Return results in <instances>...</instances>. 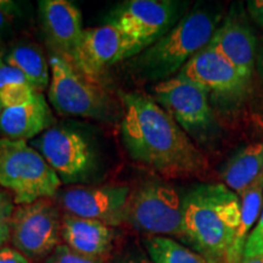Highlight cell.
Here are the masks:
<instances>
[{"label":"cell","instance_id":"obj_1","mask_svg":"<svg viewBox=\"0 0 263 263\" xmlns=\"http://www.w3.org/2000/svg\"><path fill=\"white\" fill-rule=\"evenodd\" d=\"M121 133L132 159L166 179L201 177L209 160L173 117L150 95L122 94Z\"/></svg>","mask_w":263,"mask_h":263},{"label":"cell","instance_id":"obj_2","mask_svg":"<svg viewBox=\"0 0 263 263\" xmlns=\"http://www.w3.org/2000/svg\"><path fill=\"white\" fill-rule=\"evenodd\" d=\"M186 242L209 263H228L240 228V197L223 183L200 184L183 199Z\"/></svg>","mask_w":263,"mask_h":263},{"label":"cell","instance_id":"obj_3","mask_svg":"<svg viewBox=\"0 0 263 263\" xmlns=\"http://www.w3.org/2000/svg\"><path fill=\"white\" fill-rule=\"evenodd\" d=\"M222 17V11L213 8L193 10L162 38L138 55L133 62L136 73L159 82L174 77L190 59L210 44Z\"/></svg>","mask_w":263,"mask_h":263},{"label":"cell","instance_id":"obj_4","mask_svg":"<svg viewBox=\"0 0 263 263\" xmlns=\"http://www.w3.org/2000/svg\"><path fill=\"white\" fill-rule=\"evenodd\" d=\"M61 184L57 172L27 141L0 138V186L12 193L16 205L51 199Z\"/></svg>","mask_w":263,"mask_h":263},{"label":"cell","instance_id":"obj_5","mask_svg":"<svg viewBox=\"0 0 263 263\" xmlns=\"http://www.w3.org/2000/svg\"><path fill=\"white\" fill-rule=\"evenodd\" d=\"M124 222L151 236H174L186 241L183 200L168 184L151 180L132 190Z\"/></svg>","mask_w":263,"mask_h":263},{"label":"cell","instance_id":"obj_6","mask_svg":"<svg viewBox=\"0 0 263 263\" xmlns=\"http://www.w3.org/2000/svg\"><path fill=\"white\" fill-rule=\"evenodd\" d=\"M154 100L166 110L192 139L211 143L217 134V122L206 89L176 74L153 88Z\"/></svg>","mask_w":263,"mask_h":263},{"label":"cell","instance_id":"obj_7","mask_svg":"<svg viewBox=\"0 0 263 263\" xmlns=\"http://www.w3.org/2000/svg\"><path fill=\"white\" fill-rule=\"evenodd\" d=\"M50 84L48 98L59 114L78 117H103L107 99L98 81L90 80L65 58L52 52L49 58Z\"/></svg>","mask_w":263,"mask_h":263},{"label":"cell","instance_id":"obj_8","mask_svg":"<svg viewBox=\"0 0 263 263\" xmlns=\"http://www.w3.org/2000/svg\"><path fill=\"white\" fill-rule=\"evenodd\" d=\"M62 217L51 199L20 205L10 221V240L28 258L49 256L60 245Z\"/></svg>","mask_w":263,"mask_h":263},{"label":"cell","instance_id":"obj_9","mask_svg":"<svg viewBox=\"0 0 263 263\" xmlns=\"http://www.w3.org/2000/svg\"><path fill=\"white\" fill-rule=\"evenodd\" d=\"M64 183H76L93 172L94 155L89 144L77 132L51 127L31 141Z\"/></svg>","mask_w":263,"mask_h":263},{"label":"cell","instance_id":"obj_10","mask_svg":"<svg viewBox=\"0 0 263 263\" xmlns=\"http://www.w3.org/2000/svg\"><path fill=\"white\" fill-rule=\"evenodd\" d=\"M144 48L120 27L107 24L83 31L74 66L90 80L98 81L107 67L139 55Z\"/></svg>","mask_w":263,"mask_h":263},{"label":"cell","instance_id":"obj_11","mask_svg":"<svg viewBox=\"0 0 263 263\" xmlns=\"http://www.w3.org/2000/svg\"><path fill=\"white\" fill-rule=\"evenodd\" d=\"M179 3L170 0H130L112 15L111 24L120 27L147 49L174 27Z\"/></svg>","mask_w":263,"mask_h":263},{"label":"cell","instance_id":"obj_12","mask_svg":"<svg viewBox=\"0 0 263 263\" xmlns=\"http://www.w3.org/2000/svg\"><path fill=\"white\" fill-rule=\"evenodd\" d=\"M130 192L126 185H78L62 190L58 199L68 215L93 219L114 228L124 222Z\"/></svg>","mask_w":263,"mask_h":263},{"label":"cell","instance_id":"obj_13","mask_svg":"<svg viewBox=\"0 0 263 263\" xmlns=\"http://www.w3.org/2000/svg\"><path fill=\"white\" fill-rule=\"evenodd\" d=\"M179 74L195 82L209 95L215 94L224 100H239L250 87V82L211 45L190 59Z\"/></svg>","mask_w":263,"mask_h":263},{"label":"cell","instance_id":"obj_14","mask_svg":"<svg viewBox=\"0 0 263 263\" xmlns=\"http://www.w3.org/2000/svg\"><path fill=\"white\" fill-rule=\"evenodd\" d=\"M209 45L233 64L246 81L251 82L258 43L250 26L244 6L232 5Z\"/></svg>","mask_w":263,"mask_h":263},{"label":"cell","instance_id":"obj_15","mask_svg":"<svg viewBox=\"0 0 263 263\" xmlns=\"http://www.w3.org/2000/svg\"><path fill=\"white\" fill-rule=\"evenodd\" d=\"M39 15L55 54L74 65L84 31L80 9L67 0H43L39 2Z\"/></svg>","mask_w":263,"mask_h":263},{"label":"cell","instance_id":"obj_16","mask_svg":"<svg viewBox=\"0 0 263 263\" xmlns=\"http://www.w3.org/2000/svg\"><path fill=\"white\" fill-rule=\"evenodd\" d=\"M55 122L51 108L43 93L21 106L3 108L0 114V136L11 140L27 141L50 129Z\"/></svg>","mask_w":263,"mask_h":263},{"label":"cell","instance_id":"obj_17","mask_svg":"<svg viewBox=\"0 0 263 263\" xmlns=\"http://www.w3.org/2000/svg\"><path fill=\"white\" fill-rule=\"evenodd\" d=\"M61 236L65 245L78 254L104 258L112 249L115 232L112 227L101 222L65 213L62 216Z\"/></svg>","mask_w":263,"mask_h":263},{"label":"cell","instance_id":"obj_18","mask_svg":"<svg viewBox=\"0 0 263 263\" xmlns=\"http://www.w3.org/2000/svg\"><path fill=\"white\" fill-rule=\"evenodd\" d=\"M263 171V141L239 149L221 171L223 184L240 195Z\"/></svg>","mask_w":263,"mask_h":263},{"label":"cell","instance_id":"obj_19","mask_svg":"<svg viewBox=\"0 0 263 263\" xmlns=\"http://www.w3.org/2000/svg\"><path fill=\"white\" fill-rule=\"evenodd\" d=\"M239 196L241 219L228 263H239L244 257V249L250 236V230L256 222H258L263 205V171Z\"/></svg>","mask_w":263,"mask_h":263},{"label":"cell","instance_id":"obj_20","mask_svg":"<svg viewBox=\"0 0 263 263\" xmlns=\"http://www.w3.org/2000/svg\"><path fill=\"white\" fill-rule=\"evenodd\" d=\"M5 61L21 71L28 84L37 93H43L49 88L51 78L50 65L38 47L32 44L17 45L9 52Z\"/></svg>","mask_w":263,"mask_h":263},{"label":"cell","instance_id":"obj_21","mask_svg":"<svg viewBox=\"0 0 263 263\" xmlns=\"http://www.w3.org/2000/svg\"><path fill=\"white\" fill-rule=\"evenodd\" d=\"M145 246L154 263H209L201 255L168 236H150Z\"/></svg>","mask_w":263,"mask_h":263},{"label":"cell","instance_id":"obj_22","mask_svg":"<svg viewBox=\"0 0 263 263\" xmlns=\"http://www.w3.org/2000/svg\"><path fill=\"white\" fill-rule=\"evenodd\" d=\"M37 91L27 83L10 84L0 90V104L3 108L21 106L29 103Z\"/></svg>","mask_w":263,"mask_h":263},{"label":"cell","instance_id":"obj_23","mask_svg":"<svg viewBox=\"0 0 263 263\" xmlns=\"http://www.w3.org/2000/svg\"><path fill=\"white\" fill-rule=\"evenodd\" d=\"M104 258H94L78 254L67 245H59L47 257L45 263H103Z\"/></svg>","mask_w":263,"mask_h":263},{"label":"cell","instance_id":"obj_24","mask_svg":"<svg viewBox=\"0 0 263 263\" xmlns=\"http://www.w3.org/2000/svg\"><path fill=\"white\" fill-rule=\"evenodd\" d=\"M255 256H263V205L257 224L250 233L244 249V257H255Z\"/></svg>","mask_w":263,"mask_h":263},{"label":"cell","instance_id":"obj_25","mask_svg":"<svg viewBox=\"0 0 263 263\" xmlns=\"http://www.w3.org/2000/svg\"><path fill=\"white\" fill-rule=\"evenodd\" d=\"M14 206L9 196L0 192V242L10 239V221H11Z\"/></svg>","mask_w":263,"mask_h":263},{"label":"cell","instance_id":"obj_26","mask_svg":"<svg viewBox=\"0 0 263 263\" xmlns=\"http://www.w3.org/2000/svg\"><path fill=\"white\" fill-rule=\"evenodd\" d=\"M18 83L28 84V82L21 71L10 66L8 62L0 58V90L4 89L5 87H8L10 84Z\"/></svg>","mask_w":263,"mask_h":263},{"label":"cell","instance_id":"obj_27","mask_svg":"<svg viewBox=\"0 0 263 263\" xmlns=\"http://www.w3.org/2000/svg\"><path fill=\"white\" fill-rule=\"evenodd\" d=\"M0 263H31L27 256L10 246L0 249Z\"/></svg>","mask_w":263,"mask_h":263},{"label":"cell","instance_id":"obj_28","mask_svg":"<svg viewBox=\"0 0 263 263\" xmlns=\"http://www.w3.org/2000/svg\"><path fill=\"white\" fill-rule=\"evenodd\" d=\"M246 10L250 17L263 28V0H250L246 3Z\"/></svg>","mask_w":263,"mask_h":263},{"label":"cell","instance_id":"obj_29","mask_svg":"<svg viewBox=\"0 0 263 263\" xmlns=\"http://www.w3.org/2000/svg\"><path fill=\"white\" fill-rule=\"evenodd\" d=\"M14 6L11 2H4V0H0V33L3 32L6 26L9 25L10 17H11V12L10 9Z\"/></svg>","mask_w":263,"mask_h":263},{"label":"cell","instance_id":"obj_30","mask_svg":"<svg viewBox=\"0 0 263 263\" xmlns=\"http://www.w3.org/2000/svg\"><path fill=\"white\" fill-rule=\"evenodd\" d=\"M256 62H257V67L261 76L263 77V39L259 42L257 47V57H256Z\"/></svg>","mask_w":263,"mask_h":263},{"label":"cell","instance_id":"obj_31","mask_svg":"<svg viewBox=\"0 0 263 263\" xmlns=\"http://www.w3.org/2000/svg\"><path fill=\"white\" fill-rule=\"evenodd\" d=\"M239 263H263V256H255V257H242Z\"/></svg>","mask_w":263,"mask_h":263},{"label":"cell","instance_id":"obj_32","mask_svg":"<svg viewBox=\"0 0 263 263\" xmlns=\"http://www.w3.org/2000/svg\"><path fill=\"white\" fill-rule=\"evenodd\" d=\"M3 246H4V242H0V249H2Z\"/></svg>","mask_w":263,"mask_h":263},{"label":"cell","instance_id":"obj_33","mask_svg":"<svg viewBox=\"0 0 263 263\" xmlns=\"http://www.w3.org/2000/svg\"><path fill=\"white\" fill-rule=\"evenodd\" d=\"M2 110H3V107H2V104H0V114H2Z\"/></svg>","mask_w":263,"mask_h":263},{"label":"cell","instance_id":"obj_34","mask_svg":"<svg viewBox=\"0 0 263 263\" xmlns=\"http://www.w3.org/2000/svg\"><path fill=\"white\" fill-rule=\"evenodd\" d=\"M130 263H134V262H130Z\"/></svg>","mask_w":263,"mask_h":263}]
</instances>
